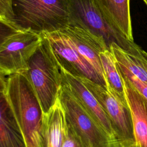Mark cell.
I'll return each instance as SVG.
<instances>
[{"mask_svg":"<svg viewBox=\"0 0 147 147\" xmlns=\"http://www.w3.org/2000/svg\"><path fill=\"white\" fill-rule=\"evenodd\" d=\"M142 1L144 2V3L145 4V5L147 7V0H142Z\"/></svg>","mask_w":147,"mask_h":147,"instance_id":"obj_23","label":"cell"},{"mask_svg":"<svg viewBox=\"0 0 147 147\" xmlns=\"http://www.w3.org/2000/svg\"><path fill=\"white\" fill-rule=\"evenodd\" d=\"M6 96L26 147H39L44 112L28 80L22 74L7 77Z\"/></svg>","mask_w":147,"mask_h":147,"instance_id":"obj_1","label":"cell"},{"mask_svg":"<svg viewBox=\"0 0 147 147\" xmlns=\"http://www.w3.org/2000/svg\"><path fill=\"white\" fill-rule=\"evenodd\" d=\"M44 36L49 41L60 69L75 77L89 79L106 88L104 79L79 53L67 35L59 31Z\"/></svg>","mask_w":147,"mask_h":147,"instance_id":"obj_7","label":"cell"},{"mask_svg":"<svg viewBox=\"0 0 147 147\" xmlns=\"http://www.w3.org/2000/svg\"><path fill=\"white\" fill-rule=\"evenodd\" d=\"M14 25L41 35L61 31L69 25L67 0H13Z\"/></svg>","mask_w":147,"mask_h":147,"instance_id":"obj_3","label":"cell"},{"mask_svg":"<svg viewBox=\"0 0 147 147\" xmlns=\"http://www.w3.org/2000/svg\"><path fill=\"white\" fill-rule=\"evenodd\" d=\"M20 30L15 25L0 18V47L10 37Z\"/></svg>","mask_w":147,"mask_h":147,"instance_id":"obj_20","label":"cell"},{"mask_svg":"<svg viewBox=\"0 0 147 147\" xmlns=\"http://www.w3.org/2000/svg\"><path fill=\"white\" fill-rule=\"evenodd\" d=\"M7 86V78L0 73V92H5Z\"/></svg>","mask_w":147,"mask_h":147,"instance_id":"obj_22","label":"cell"},{"mask_svg":"<svg viewBox=\"0 0 147 147\" xmlns=\"http://www.w3.org/2000/svg\"><path fill=\"white\" fill-rule=\"evenodd\" d=\"M94 95L109 117L116 138L119 142H134L133 126L130 110L106 87L89 79L79 78Z\"/></svg>","mask_w":147,"mask_h":147,"instance_id":"obj_8","label":"cell"},{"mask_svg":"<svg viewBox=\"0 0 147 147\" xmlns=\"http://www.w3.org/2000/svg\"><path fill=\"white\" fill-rule=\"evenodd\" d=\"M100 59L106 88L114 94L123 104L128 106L122 80L110 50L107 49L100 52Z\"/></svg>","mask_w":147,"mask_h":147,"instance_id":"obj_15","label":"cell"},{"mask_svg":"<svg viewBox=\"0 0 147 147\" xmlns=\"http://www.w3.org/2000/svg\"><path fill=\"white\" fill-rule=\"evenodd\" d=\"M118 71L131 115L135 141L140 147H147V99L135 89L119 69Z\"/></svg>","mask_w":147,"mask_h":147,"instance_id":"obj_11","label":"cell"},{"mask_svg":"<svg viewBox=\"0 0 147 147\" xmlns=\"http://www.w3.org/2000/svg\"><path fill=\"white\" fill-rule=\"evenodd\" d=\"M67 123L66 137L62 147H90L77 134L72 127Z\"/></svg>","mask_w":147,"mask_h":147,"instance_id":"obj_18","label":"cell"},{"mask_svg":"<svg viewBox=\"0 0 147 147\" xmlns=\"http://www.w3.org/2000/svg\"><path fill=\"white\" fill-rule=\"evenodd\" d=\"M62 80L95 121L114 140L117 141L112 124L99 102L78 78L60 69Z\"/></svg>","mask_w":147,"mask_h":147,"instance_id":"obj_9","label":"cell"},{"mask_svg":"<svg viewBox=\"0 0 147 147\" xmlns=\"http://www.w3.org/2000/svg\"><path fill=\"white\" fill-rule=\"evenodd\" d=\"M116 64L118 69L125 76L135 89L147 99V82L140 80L129 71L119 67L117 63Z\"/></svg>","mask_w":147,"mask_h":147,"instance_id":"obj_17","label":"cell"},{"mask_svg":"<svg viewBox=\"0 0 147 147\" xmlns=\"http://www.w3.org/2000/svg\"><path fill=\"white\" fill-rule=\"evenodd\" d=\"M67 131L64 112L57 99L49 111L44 114L39 147H62Z\"/></svg>","mask_w":147,"mask_h":147,"instance_id":"obj_12","label":"cell"},{"mask_svg":"<svg viewBox=\"0 0 147 147\" xmlns=\"http://www.w3.org/2000/svg\"><path fill=\"white\" fill-rule=\"evenodd\" d=\"M0 18L14 25L13 0H0Z\"/></svg>","mask_w":147,"mask_h":147,"instance_id":"obj_19","label":"cell"},{"mask_svg":"<svg viewBox=\"0 0 147 147\" xmlns=\"http://www.w3.org/2000/svg\"><path fill=\"white\" fill-rule=\"evenodd\" d=\"M105 18L127 39L134 41L130 16V0H92Z\"/></svg>","mask_w":147,"mask_h":147,"instance_id":"obj_13","label":"cell"},{"mask_svg":"<svg viewBox=\"0 0 147 147\" xmlns=\"http://www.w3.org/2000/svg\"><path fill=\"white\" fill-rule=\"evenodd\" d=\"M61 31L68 36L79 53L104 79L100 53L109 50L104 40L87 30L75 26H68Z\"/></svg>","mask_w":147,"mask_h":147,"instance_id":"obj_10","label":"cell"},{"mask_svg":"<svg viewBox=\"0 0 147 147\" xmlns=\"http://www.w3.org/2000/svg\"><path fill=\"white\" fill-rule=\"evenodd\" d=\"M0 147H26L5 92H0Z\"/></svg>","mask_w":147,"mask_h":147,"instance_id":"obj_14","label":"cell"},{"mask_svg":"<svg viewBox=\"0 0 147 147\" xmlns=\"http://www.w3.org/2000/svg\"><path fill=\"white\" fill-rule=\"evenodd\" d=\"M43 35L20 30L0 47V73L4 76L21 74L40 44Z\"/></svg>","mask_w":147,"mask_h":147,"instance_id":"obj_6","label":"cell"},{"mask_svg":"<svg viewBox=\"0 0 147 147\" xmlns=\"http://www.w3.org/2000/svg\"><path fill=\"white\" fill-rule=\"evenodd\" d=\"M58 100L64 110L67 122L89 146L117 147L118 141L113 140L95 121L63 81Z\"/></svg>","mask_w":147,"mask_h":147,"instance_id":"obj_5","label":"cell"},{"mask_svg":"<svg viewBox=\"0 0 147 147\" xmlns=\"http://www.w3.org/2000/svg\"><path fill=\"white\" fill-rule=\"evenodd\" d=\"M110 50L119 67L129 71L140 80L147 82V55L130 54L115 43L111 44Z\"/></svg>","mask_w":147,"mask_h":147,"instance_id":"obj_16","label":"cell"},{"mask_svg":"<svg viewBox=\"0 0 147 147\" xmlns=\"http://www.w3.org/2000/svg\"><path fill=\"white\" fill-rule=\"evenodd\" d=\"M21 74L31 85L44 114L48 112L58 99L63 80L60 67L45 36Z\"/></svg>","mask_w":147,"mask_h":147,"instance_id":"obj_2","label":"cell"},{"mask_svg":"<svg viewBox=\"0 0 147 147\" xmlns=\"http://www.w3.org/2000/svg\"><path fill=\"white\" fill-rule=\"evenodd\" d=\"M117 147H140V146L134 142H119L118 141Z\"/></svg>","mask_w":147,"mask_h":147,"instance_id":"obj_21","label":"cell"},{"mask_svg":"<svg viewBox=\"0 0 147 147\" xmlns=\"http://www.w3.org/2000/svg\"><path fill=\"white\" fill-rule=\"evenodd\" d=\"M69 25L82 28L102 38L110 50L113 43L137 56L147 55L139 45L127 39L103 16L92 0H67Z\"/></svg>","mask_w":147,"mask_h":147,"instance_id":"obj_4","label":"cell"}]
</instances>
